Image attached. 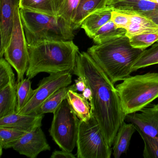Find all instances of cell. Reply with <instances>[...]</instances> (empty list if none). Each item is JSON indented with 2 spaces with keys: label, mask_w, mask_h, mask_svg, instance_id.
<instances>
[{
  "label": "cell",
  "mask_w": 158,
  "mask_h": 158,
  "mask_svg": "<svg viewBox=\"0 0 158 158\" xmlns=\"http://www.w3.org/2000/svg\"><path fill=\"white\" fill-rule=\"evenodd\" d=\"M82 95L86 99L89 101V102L92 99V92L91 89L88 86L82 92Z\"/></svg>",
  "instance_id": "34"
},
{
  "label": "cell",
  "mask_w": 158,
  "mask_h": 158,
  "mask_svg": "<svg viewBox=\"0 0 158 158\" xmlns=\"http://www.w3.org/2000/svg\"><path fill=\"white\" fill-rule=\"evenodd\" d=\"M73 90L77 91L75 84L63 87L54 92L48 98L34 114H44L51 113H53L61 102L66 99L68 91Z\"/></svg>",
  "instance_id": "20"
},
{
  "label": "cell",
  "mask_w": 158,
  "mask_h": 158,
  "mask_svg": "<svg viewBox=\"0 0 158 158\" xmlns=\"http://www.w3.org/2000/svg\"><path fill=\"white\" fill-rule=\"evenodd\" d=\"M115 88L125 116L138 112L158 98V73L130 76Z\"/></svg>",
  "instance_id": "5"
},
{
  "label": "cell",
  "mask_w": 158,
  "mask_h": 158,
  "mask_svg": "<svg viewBox=\"0 0 158 158\" xmlns=\"http://www.w3.org/2000/svg\"><path fill=\"white\" fill-rule=\"evenodd\" d=\"M131 46L145 50L158 40V32H149L133 36L129 38Z\"/></svg>",
  "instance_id": "26"
},
{
  "label": "cell",
  "mask_w": 158,
  "mask_h": 158,
  "mask_svg": "<svg viewBox=\"0 0 158 158\" xmlns=\"http://www.w3.org/2000/svg\"><path fill=\"white\" fill-rule=\"evenodd\" d=\"M17 105L16 83L0 89V118L16 113Z\"/></svg>",
  "instance_id": "19"
},
{
  "label": "cell",
  "mask_w": 158,
  "mask_h": 158,
  "mask_svg": "<svg viewBox=\"0 0 158 158\" xmlns=\"http://www.w3.org/2000/svg\"><path fill=\"white\" fill-rule=\"evenodd\" d=\"M13 148L20 154L35 158L40 152L50 151L51 147L41 127H40L33 131L26 132Z\"/></svg>",
  "instance_id": "10"
},
{
  "label": "cell",
  "mask_w": 158,
  "mask_h": 158,
  "mask_svg": "<svg viewBox=\"0 0 158 158\" xmlns=\"http://www.w3.org/2000/svg\"><path fill=\"white\" fill-rule=\"evenodd\" d=\"M29 64L26 75L32 79L41 73H73L79 48L73 40H45L28 46Z\"/></svg>",
  "instance_id": "2"
},
{
  "label": "cell",
  "mask_w": 158,
  "mask_h": 158,
  "mask_svg": "<svg viewBox=\"0 0 158 158\" xmlns=\"http://www.w3.org/2000/svg\"><path fill=\"white\" fill-rule=\"evenodd\" d=\"M80 0H65L58 15L72 24Z\"/></svg>",
  "instance_id": "29"
},
{
  "label": "cell",
  "mask_w": 158,
  "mask_h": 158,
  "mask_svg": "<svg viewBox=\"0 0 158 158\" xmlns=\"http://www.w3.org/2000/svg\"><path fill=\"white\" fill-rule=\"evenodd\" d=\"M111 20L117 27L126 30L130 23V18L127 14L114 10L112 12Z\"/></svg>",
  "instance_id": "30"
},
{
  "label": "cell",
  "mask_w": 158,
  "mask_h": 158,
  "mask_svg": "<svg viewBox=\"0 0 158 158\" xmlns=\"http://www.w3.org/2000/svg\"><path fill=\"white\" fill-rule=\"evenodd\" d=\"M142 15L150 19L155 24L158 26V7L153 10L145 13Z\"/></svg>",
  "instance_id": "32"
},
{
  "label": "cell",
  "mask_w": 158,
  "mask_h": 158,
  "mask_svg": "<svg viewBox=\"0 0 158 158\" xmlns=\"http://www.w3.org/2000/svg\"><path fill=\"white\" fill-rule=\"evenodd\" d=\"M73 73L82 77L91 89L92 114L106 141L112 147L126 117L114 84L87 52H79Z\"/></svg>",
  "instance_id": "1"
},
{
  "label": "cell",
  "mask_w": 158,
  "mask_h": 158,
  "mask_svg": "<svg viewBox=\"0 0 158 158\" xmlns=\"http://www.w3.org/2000/svg\"><path fill=\"white\" fill-rule=\"evenodd\" d=\"M26 133L25 131L12 127H0L1 155H2L3 149L13 148Z\"/></svg>",
  "instance_id": "23"
},
{
  "label": "cell",
  "mask_w": 158,
  "mask_h": 158,
  "mask_svg": "<svg viewBox=\"0 0 158 158\" xmlns=\"http://www.w3.org/2000/svg\"><path fill=\"white\" fill-rule=\"evenodd\" d=\"M49 130L60 148L72 152L76 146L79 119L65 99L53 113Z\"/></svg>",
  "instance_id": "7"
},
{
  "label": "cell",
  "mask_w": 158,
  "mask_h": 158,
  "mask_svg": "<svg viewBox=\"0 0 158 158\" xmlns=\"http://www.w3.org/2000/svg\"><path fill=\"white\" fill-rule=\"evenodd\" d=\"M126 29L117 27L111 20L102 27L91 39L96 44H102L126 35Z\"/></svg>",
  "instance_id": "22"
},
{
  "label": "cell",
  "mask_w": 158,
  "mask_h": 158,
  "mask_svg": "<svg viewBox=\"0 0 158 158\" xmlns=\"http://www.w3.org/2000/svg\"><path fill=\"white\" fill-rule=\"evenodd\" d=\"M136 130L135 124L124 122L117 131L113 144L112 154L114 158H119L126 153L129 148L131 138Z\"/></svg>",
  "instance_id": "16"
},
{
  "label": "cell",
  "mask_w": 158,
  "mask_h": 158,
  "mask_svg": "<svg viewBox=\"0 0 158 158\" xmlns=\"http://www.w3.org/2000/svg\"><path fill=\"white\" fill-rule=\"evenodd\" d=\"M44 114L15 113L0 118V127H12L30 132L42 126Z\"/></svg>",
  "instance_id": "13"
},
{
  "label": "cell",
  "mask_w": 158,
  "mask_h": 158,
  "mask_svg": "<svg viewBox=\"0 0 158 158\" xmlns=\"http://www.w3.org/2000/svg\"><path fill=\"white\" fill-rule=\"evenodd\" d=\"M12 65L2 57L0 60V89L10 84H15V75Z\"/></svg>",
  "instance_id": "27"
},
{
  "label": "cell",
  "mask_w": 158,
  "mask_h": 158,
  "mask_svg": "<svg viewBox=\"0 0 158 158\" xmlns=\"http://www.w3.org/2000/svg\"><path fill=\"white\" fill-rule=\"evenodd\" d=\"M113 10L109 6L97 10L83 21L80 27L84 29L89 37L92 38L102 27L111 20Z\"/></svg>",
  "instance_id": "14"
},
{
  "label": "cell",
  "mask_w": 158,
  "mask_h": 158,
  "mask_svg": "<svg viewBox=\"0 0 158 158\" xmlns=\"http://www.w3.org/2000/svg\"><path fill=\"white\" fill-rule=\"evenodd\" d=\"M147 1H148L151 2H153V3L158 4V0H147Z\"/></svg>",
  "instance_id": "36"
},
{
  "label": "cell",
  "mask_w": 158,
  "mask_h": 158,
  "mask_svg": "<svg viewBox=\"0 0 158 158\" xmlns=\"http://www.w3.org/2000/svg\"><path fill=\"white\" fill-rule=\"evenodd\" d=\"M75 83L77 90L79 92H83L87 87V85L84 79L80 77H78L77 79L75 80Z\"/></svg>",
  "instance_id": "33"
},
{
  "label": "cell",
  "mask_w": 158,
  "mask_h": 158,
  "mask_svg": "<svg viewBox=\"0 0 158 158\" xmlns=\"http://www.w3.org/2000/svg\"><path fill=\"white\" fill-rule=\"evenodd\" d=\"M120 1H122V0H107V4H106V5L108 6V5L111 4V3L116 2Z\"/></svg>",
  "instance_id": "35"
},
{
  "label": "cell",
  "mask_w": 158,
  "mask_h": 158,
  "mask_svg": "<svg viewBox=\"0 0 158 158\" xmlns=\"http://www.w3.org/2000/svg\"><path fill=\"white\" fill-rule=\"evenodd\" d=\"M65 0H21L20 9L57 16Z\"/></svg>",
  "instance_id": "15"
},
{
  "label": "cell",
  "mask_w": 158,
  "mask_h": 158,
  "mask_svg": "<svg viewBox=\"0 0 158 158\" xmlns=\"http://www.w3.org/2000/svg\"><path fill=\"white\" fill-rule=\"evenodd\" d=\"M77 157L72 152L61 149V150H55L53 152L51 158H75Z\"/></svg>",
  "instance_id": "31"
},
{
  "label": "cell",
  "mask_w": 158,
  "mask_h": 158,
  "mask_svg": "<svg viewBox=\"0 0 158 158\" xmlns=\"http://www.w3.org/2000/svg\"><path fill=\"white\" fill-rule=\"evenodd\" d=\"M144 50L132 47L129 38L125 35L94 45L87 52L114 84L130 76L133 64Z\"/></svg>",
  "instance_id": "3"
},
{
  "label": "cell",
  "mask_w": 158,
  "mask_h": 158,
  "mask_svg": "<svg viewBox=\"0 0 158 158\" xmlns=\"http://www.w3.org/2000/svg\"><path fill=\"white\" fill-rule=\"evenodd\" d=\"M21 0H0V56L3 57L13 28L15 13Z\"/></svg>",
  "instance_id": "11"
},
{
  "label": "cell",
  "mask_w": 158,
  "mask_h": 158,
  "mask_svg": "<svg viewBox=\"0 0 158 158\" xmlns=\"http://www.w3.org/2000/svg\"><path fill=\"white\" fill-rule=\"evenodd\" d=\"M157 42H158V41H157Z\"/></svg>",
  "instance_id": "37"
},
{
  "label": "cell",
  "mask_w": 158,
  "mask_h": 158,
  "mask_svg": "<svg viewBox=\"0 0 158 158\" xmlns=\"http://www.w3.org/2000/svg\"><path fill=\"white\" fill-rule=\"evenodd\" d=\"M107 0H80L72 23L75 30L80 27L83 21L90 14L107 5Z\"/></svg>",
  "instance_id": "21"
},
{
  "label": "cell",
  "mask_w": 158,
  "mask_h": 158,
  "mask_svg": "<svg viewBox=\"0 0 158 158\" xmlns=\"http://www.w3.org/2000/svg\"><path fill=\"white\" fill-rule=\"evenodd\" d=\"M20 15L28 46L45 40H73L72 24L57 15L20 9Z\"/></svg>",
  "instance_id": "4"
},
{
  "label": "cell",
  "mask_w": 158,
  "mask_h": 158,
  "mask_svg": "<svg viewBox=\"0 0 158 158\" xmlns=\"http://www.w3.org/2000/svg\"><path fill=\"white\" fill-rule=\"evenodd\" d=\"M4 56L16 71V82L23 80L29 64V52L20 15V8L17 9L15 13L13 28Z\"/></svg>",
  "instance_id": "8"
},
{
  "label": "cell",
  "mask_w": 158,
  "mask_h": 158,
  "mask_svg": "<svg viewBox=\"0 0 158 158\" xmlns=\"http://www.w3.org/2000/svg\"><path fill=\"white\" fill-rule=\"evenodd\" d=\"M108 6L122 12L143 14L153 10L158 7V4L147 0H122Z\"/></svg>",
  "instance_id": "17"
},
{
  "label": "cell",
  "mask_w": 158,
  "mask_h": 158,
  "mask_svg": "<svg viewBox=\"0 0 158 158\" xmlns=\"http://www.w3.org/2000/svg\"><path fill=\"white\" fill-rule=\"evenodd\" d=\"M72 83V73L71 72L50 74L49 76L40 80L38 87L34 90L33 96L29 101L18 113H34L54 92L63 87L70 85Z\"/></svg>",
  "instance_id": "9"
},
{
  "label": "cell",
  "mask_w": 158,
  "mask_h": 158,
  "mask_svg": "<svg viewBox=\"0 0 158 158\" xmlns=\"http://www.w3.org/2000/svg\"><path fill=\"white\" fill-rule=\"evenodd\" d=\"M125 120L158 141V102L145 107L139 113L127 114Z\"/></svg>",
  "instance_id": "12"
},
{
  "label": "cell",
  "mask_w": 158,
  "mask_h": 158,
  "mask_svg": "<svg viewBox=\"0 0 158 158\" xmlns=\"http://www.w3.org/2000/svg\"><path fill=\"white\" fill-rule=\"evenodd\" d=\"M17 105L16 113L20 111L33 96L34 90L31 87V79L27 77L20 82H16Z\"/></svg>",
  "instance_id": "24"
},
{
  "label": "cell",
  "mask_w": 158,
  "mask_h": 158,
  "mask_svg": "<svg viewBox=\"0 0 158 158\" xmlns=\"http://www.w3.org/2000/svg\"><path fill=\"white\" fill-rule=\"evenodd\" d=\"M158 64V43L145 49L139 56L133 64V72L142 68Z\"/></svg>",
  "instance_id": "25"
},
{
  "label": "cell",
  "mask_w": 158,
  "mask_h": 158,
  "mask_svg": "<svg viewBox=\"0 0 158 158\" xmlns=\"http://www.w3.org/2000/svg\"><path fill=\"white\" fill-rule=\"evenodd\" d=\"M66 99L80 121L87 122L91 118L92 116L91 104L82 94L70 90Z\"/></svg>",
  "instance_id": "18"
},
{
  "label": "cell",
  "mask_w": 158,
  "mask_h": 158,
  "mask_svg": "<svg viewBox=\"0 0 158 158\" xmlns=\"http://www.w3.org/2000/svg\"><path fill=\"white\" fill-rule=\"evenodd\" d=\"M136 128L144 141L143 157L144 158H158V140L146 135L138 128Z\"/></svg>",
  "instance_id": "28"
},
{
  "label": "cell",
  "mask_w": 158,
  "mask_h": 158,
  "mask_svg": "<svg viewBox=\"0 0 158 158\" xmlns=\"http://www.w3.org/2000/svg\"><path fill=\"white\" fill-rule=\"evenodd\" d=\"M76 146L78 158H110L112 154V149L93 114L87 122L79 121Z\"/></svg>",
  "instance_id": "6"
}]
</instances>
